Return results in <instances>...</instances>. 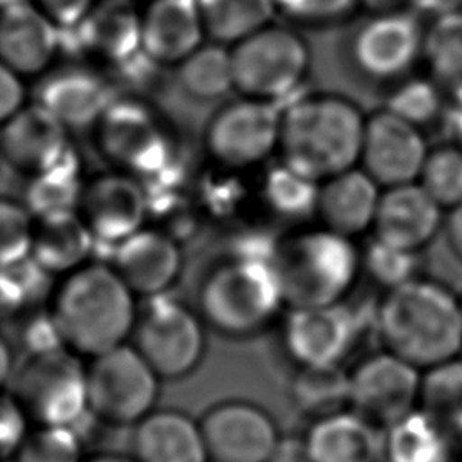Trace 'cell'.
<instances>
[{
  "label": "cell",
  "instance_id": "obj_25",
  "mask_svg": "<svg viewBox=\"0 0 462 462\" xmlns=\"http://www.w3.org/2000/svg\"><path fill=\"white\" fill-rule=\"evenodd\" d=\"M379 197V184L354 166L319 184L316 215L321 227L354 238L372 229Z\"/></svg>",
  "mask_w": 462,
  "mask_h": 462
},
{
  "label": "cell",
  "instance_id": "obj_35",
  "mask_svg": "<svg viewBox=\"0 0 462 462\" xmlns=\"http://www.w3.org/2000/svg\"><path fill=\"white\" fill-rule=\"evenodd\" d=\"M292 402L312 420L348 408V372L337 366H300L291 383Z\"/></svg>",
  "mask_w": 462,
  "mask_h": 462
},
{
  "label": "cell",
  "instance_id": "obj_57",
  "mask_svg": "<svg viewBox=\"0 0 462 462\" xmlns=\"http://www.w3.org/2000/svg\"><path fill=\"white\" fill-rule=\"evenodd\" d=\"M128 2H130V0H128Z\"/></svg>",
  "mask_w": 462,
  "mask_h": 462
},
{
  "label": "cell",
  "instance_id": "obj_20",
  "mask_svg": "<svg viewBox=\"0 0 462 462\" xmlns=\"http://www.w3.org/2000/svg\"><path fill=\"white\" fill-rule=\"evenodd\" d=\"M70 132L36 101L27 103L0 126V157L23 175H34L61 161Z\"/></svg>",
  "mask_w": 462,
  "mask_h": 462
},
{
  "label": "cell",
  "instance_id": "obj_17",
  "mask_svg": "<svg viewBox=\"0 0 462 462\" xmlns=\"http://www.w3.org/2000/svg\"><path fill=\"white\" fill-rule=\"evenodd\" d=\"M424 32L410 13H381L356 32L352 40L354 65L370 79L402 78L422 56Z\"/></svg>",
  "mask_w": 462,
  "mask_h": 462
},
{
  "label": "cell",
  "instance_id": "obj_49",
  "mask_svg": "<svg viewBox=\"0 0 462 462\" xmlns=\"http://www.w3.org/2000/svg\"><path fill=\"white\" fill-rule=\"evenodd\" d=\"M14 366H16V363H14V354H13L11 343L0 330V390L9 386Z\"/></svg>",
  "mask_w": 462,
  "mask_h": 462
},
{
  "label": "cell",
  "instance_id": "obj_11",
  "mask_svg": "<svg viewBox=\"0 0 462 462\" xmlns=\"http://www.w3.org/2000/svg\"><path fill=\"white\" fill-rule=\"evenodd\" d=\"M278 106L238 96L211 116L204 130V146L218 166L240 170L269 159L278 150Z\"/></svg>",
  "mask_w": 462,
  "mask_h": 462
},
{
  "label": "cell",
  "instance_id": "obj_18",
  "mask_svg": "<svg viewBox=\"0 0 462 462\" xmlns=\"http://www.w3.org/2000/svg\"><path fill=\"white\" fill-rule=\"evenodd\" d=\"M357 336V321L339 301L291 309L283 323V348L300 366H337Z\"/></svg>",
  "mask_w": 462,
  "mask_h": 462
},
{
  "label": "cell",
  "instance_id": "obj_55",
  "mask_svg": "<svg viewBox=\"0 0 462 462\" xmlns=\"http://www.w3.org/2000/svg\"><path fill=\"white\" fill-rule=\"evenodd\" d=\"M460 312H462V298H460Z\"/></svg>",
  "mask_w": 462,
  "mask_h": 462
},
{
  "label": "cell",
  "instance_id": "obj_5",
  "mask_svg": "<svg viewBox=\"0 0 462 462\" xmlns=\"http://www.w3.org/2000/svg\"><path fill=\"white\" fill-rule=\"evenodd\" d=\"M271 263L283 303L303 309L339 303L357 280L361 256L352 238L316 227L283 238Z\"/></svg>",
  "mask_w": 462,
  "mask_h": 462
},
{
  "label": "cell",
  "instance_id": "obj_40",
  "mask_svg": "<svg viewBox=\"0 0 462 462\" xmlns=\"http://www.w3.org/2000/svg\"><path fill=\"white\" fill-rule=\"evenodd\" d=\"M34 217L27 206L0 195V267L31 254Z\"/></svg>",
  "mask_w": 462,
  "mask_h": 462
},
{
  "label": "cell",
  "instance_id": "obj_30",
  "mask_svg": "<svg viewBox=\"0 0 462 462\" xmlns=\"http://www.w3.org/2000/svg\"><path fill=\"white\" fill-rule=\"evenodd\" d=\"M422 56L444 99L462 108V9L446 11L430 25Z\"/></svg>",
  "mask_w": 462,
  "mask_h": 462
},
{
  "label": "cell",
  "instance_id": "obj_33",
  "mask_svg": "<svg viewBox=\"0 0 462 462\" xmlns=\"http://www.w3.org/2000/svg\"><path fill=\"white\" fill-rule=\"evenodd\" d=\"M417 410L462 439V357L439 363L420 372Z\"/></svg>",
  "mask_w": 462,
  "mask_h": 462
},
{
  "label": "cell",
  "instance_id": "obj_23",
  "mask_svg": "<svg viewBox=\"0 0 462 462\" xmlns=\"http://www.w3.org/2000/svg\"><path fill=\"white\" fill-rule=\"evenodd\" d=\"M204 40L199 0H152L141 14V52L157 67H177Z\"/></svg>",
  "mask_w": 462,
  "mask_h": 462
},
{
  "label": "cell",
  "instance_id": "obj_16",
  "mask_svg": "<svg viewBox=\"0 0 462 462\" xmlns=\"http://www.w3.org/2000/svg\"><path fill=\"white\" fill-rule=\"evenodd\" d=\"M117 97L114 83L92 63L52 65L40 76L34 99L70 134L92 130Z\"/></svg>",
  "mask_w": 462,
  "mask_h": 462
},
{
  "label": "cell",
  "instance_id": "obj_29",
  "mask_svg": "<svg viewBox=\"0 0 462 462\" xmlns=\"http://www.w3.org/2000/svg\"><path fill=\"white\" fill-rule=\"evenodd\" d=\"M455 437L415 410L383 430L381 462H457Z\"/></svg>",
  "mask_w": 462,
  "mask_h": 462
},
{
  "label": "cell",
  "instance_id": "obj_54",
  "mask_svg": "<svg viewBox=\"0 0 462 462\" xmlns=\"http://www.w3.org/2000/svg\"><path fill=\"white\" fill-rule=\"evenodd\" d=\"M457 462H462V455H458V457H457Z\"/></svg>",
  "mask_w": 462,
  "mask_h": 462
},
{
  "label": "cell",
  "instance_id": "obj_47",
  "mask_svg": "<svg viewBox=\"0 0 462 462\" xmlns=\"http://www.w3.org/2000/svg\"><path fill=\"white\" fill-rule=\"evenodd\" d=\"M444 231L449 249L462 262V204L448 211V217L444 218Z\"/></svg>",
  "mask_w": 462,
  "mask_h": 462
},
{
  "label": "cell",
  "instance_id": "obj_14",
  "mask_svg": "<svg viewBox=\"0 0 462 462\" xmlns=\"http://www.w3.org/2000/svg\"><path fill=\"white\" fill-rule=\"evenodd\" d=\"M148 209L146 184L112 168L85 179L76 208L92 236L114 245L146 226Z\"/></svg>",
  "mask_w": 462,
  "mask_h": 462
},
{
  "label": "cell",
  "instance_id": "obj_38",
  "mask_svg": "<svg viewBox=\"0 0 462 462\" xmlns=\"http://www.w3.org/2000/svg\"><path fill=\"white\" fill-rule=\"evenodd\" d=\"M417 182L442 209L462 204V150L453 143L430 150Z\"/></svg>",
  "mask_w": 462,
  "mask_h": 462
},
{
  "label": "cell",
  "instance_id": "obj_22",
  "mask_svg": "<svg viewBox=\"0 0 462 462\" xmlns=\"http://www.w3.org/2000/svg\"><path fill=\"white\" fill-rule=\"evenodd\" d=\"M60 29L29 0L0 9V61L23 79L40 78L56 61Z\"/></svg>",
  "mask_w": 462,
  "mask_h": 462
},
{
  "label": "cell",
  "instance_id": "obj_15",
  "mask_svg": "<svg viewBox=\"0 0 462 462\" xmlns=\"http://www.w3.org/2000/svg\"><path fill=\"white\" fill-rule=\"evenodd\" d=\"M428 152L419 126L383 108L366 117L357 166L386 189L417 182Z\"/></svg>",
  "mask_w": 462,
  "mask_h": 462
},
{
  "label": "cell",
  "instance_id": "obj_51",
  "mask_svg": "<svg viewBox=\"0 0 462 462\" xmlns=\"http://www.w3.org/2000/svg\"><path fill=\"white\" fill-rule=\"evenodd\" d=\"M453 144H457L462 150V108H458L457 119L453 123Z\"/></svg>",
  "mask_w": 462,
  "mask_h": 462
},
{
  "label": "cell",
  "instance_id": "obj_28",
  "mask_svg": "<svg viewBox=\"0 0 462 462\" xmlns=\"http://www.w3.org/2000/svg\"><path fill=\"white\" fill-rule=\"evenodd\" d=\"M94 236L78 211L34 218L31 256L54 278H61L88 262Z\"/></svg>",
  "mask_w": 462,
  "mask_h": 462
},
{
  "label": "cell",
  "instance_id": "obj_7",
  "mask_svg": "<svg viewBox=\"0 0 462 462\" xmlns=\"http://www.w3.org/2000/svg\"><path fill=\"white\" fill-rule=\"evenodd\" d=\"M90 132L99 155L112 170L146 182L168 164L170 134L161 114L146 99L117 96Z\"/></svg>",
  "mask_w": 462,
  "mask_h": 462
},
{
  "label": "cell",
  "instance_id": "obj_36",
  "mask_svg": "<svg viewBox=\"0 0 462 462\" xmlns=\"http://www.w3.org/2000/svg\"><path fill=\"white\" fill-rule=\"evenodd\" d=\"M56 278L29 254L0 267V310L9 316H27L49 303Z\"/></svg>",
  "mask_w": 462,
  "mask_h": 462
},
{
  "label": "cell",
  "instance_id": "obj_1",
  "mask_svg": "<svg viewBox=\"0 0 462 462\" xmlns=\"http://www.w3.org/2000/svg\"><path fill=\"white\" fill-rule=\"evenodd\" d=\"M135 298L110 263L88 260L58 280L49 312L61 345L92 359L128 343L137 319Z\"/></svg>",
  "mask_w": 462,
  "mask_h": 462
},
{
  "label": "cell",
  "instance_id": "obj_42",
  "mask_svg": "<svg viewBox=\"0 0 462 462\" xmlns=\"http://www.w3.org/2000/svg\"><path fill=\"white\" fill-rule=\"evenodd\" d=\"M363 263L377 283H383L386 289H393L415 278L417 253L402 251L374 240Z\"/></svg>",
  "mask_w": 462,
  "mask_h": 462
},
{
  "label": "cell",
  "instance_id": "obj_56",
  "mask_svg": "<svg viewBox=\"0 0 462 462\" xmlns=\"http://www.w3.org/2000/svg\"><path fill=\"white\" fill-rule=\"evenodd\" d=\"M375 2H383V0H375Z\"/></svg>",
  "mask_w": 462,
  "mask_h": 462
},
{
  "label": "cell",
  "instance_id": "obj_13",
  "mask_svg": "<svg viewBox=\"0 0 462 462\" xmlns=\"http://www.w3.org/2000/svg\"><path fill=\"white\" fill-rule=\"evenodd\" d=\"M199 424L208 462H271L282 440L269 411L240 399L213 404Z\"/></svg>",
  "mask_w": 462,
  "mask_h": 462
},
{
  "label": "cell",
  "instance_id": "obj_50",
  "mask_svg": "<svg viewBox=\"0 0 462 462\" xmlns=\"http://www.w3.org/2000/svg\"><path fill=\"white\" fill-rule=\"evenodd\" d=\"M81 462H135L132 455H121L114 451H103L90 457H83Z\"/></svg>",
  "mask_w": 462,
  "mask_h": 462
},
{
  "label": "cell",
  "instance_id": "obj_46",
  "mask_svg": "<svg viewBox=\"0 0 462 462\" xmlns=\"http://www.w3.org/2000/svg\"><path fill=\"white\" fill-rule=\"evenodd\" d=\"M27 105V88L22 76L0 61V126Z\"/></svg>",
  "mask_w": 462,
  "mask_h": 462
},
{
  "label": "cell",
  "instance_id": "obj_39",
  "mask_svg": "<svg viewBox=\"0 0 462 462\" xmlns=\"http://www.w3.org/2000/svg\"><path fill=\"white\" fill-rule=\"evenodd\" d=\"M83 446L78 428L31 426L11 462H81Z\"/></svg>",
  "mask_w": 462,
  "mask_h": 462
},
{
  "label": "cell",
  "instance_id": "obj_6",
  "mask_svg": "<svg viewBox=\"0 0 462 462\" xmlns=\"http://www.w3.org/2000/svg\"><path fill=\"white\" fill-rule=\"evenodd\" d=\"M32 426L78 428L88 417L87 365L65 346L23 354L9 386Z\"/></svg>",
  "mask_w": 462,
  "mask_h": 462
},
{
  "label": "cell",
  "instance_id": "obj_21",
  "mask_svg": "<svg viewBox=\"0 0 462 462\" xmlns=\"http://www.w3.org/2000/svg\"><path fill=\"white\" fill-rule=\"evenodd\" d=\"M442 211L419 182L386 188L381 191L372 231L381 244L419 253L440 229Z\"/></svg>",
  "mask_w": 462,
  "mask_h": 462
},
{
  "label": "cell",
  "instance_id": "obj_43",
  "mask_svg": "<svg viewBox=\"0 0 462 462\" xmlns=\"http://www.w3.org/2000/svg\"><path fill=\"white\" fill-rule=\"evenodd\" d=\"M31 420L9 388L0 390V462L13 460L31 430Z\"/></svg>",
  "mask_w": 462,
  "mask_h": 462
},
{
  "label": "cell",
  "instance_id": "obj_3",
  "mask_svg": "<svg viewBox=\"0 0 462 462\" xmlns=\"http://www.w3.org/2000/svg\"><path fill=\"white\" fill-rule=\"evenodd\" d=\"M377 332L384 350L420 372L462 352L460 298L446 285L411 278L388 289L377 309Z\"/></svg>",
  "mask_w": 462,
  "mask_h": 462
},
{
  "label": "cell",
  "instance_id": "obj_44",
  "mask_svg": "<svg viewBox=\"0 0 462 462\" xmlns=\"http://www.w3.org/2000/svg\"><path fill=\"white\" fill-rule=\"evenodd\" d=\"M357 0H274L276 11L303 23H328L348 14Z\"/></svg>",
  "mask_w": 462,
  "mask_h": 462
},
{
  "label": "cell",
  "instance_id": "obj_41",
  "mask_svg": "<svg viewBox=\"0 0 462 462\" xmlns=\"http://www.w3.org/2000/svg\"><path fill=\"white\" fill-rule=\"evenodd\" d=\"M444 96L431 79H408L392 94L388 110L404 121L422 128L430 125L442 108Z\"/></svg>",
  "mask_w": 462,
  "mask_h": 462
},
{
  "label": "cell",
  "instance_id": "obj_31",
  "mask_svg": "<svg viewBox=\"0 0 462 462\" xmlns=\"http://www.w3.org/2000/svg\"><path fill=\"white\" fill-rule=\"evenodd\" d=\"M206 40L233 47L256 31L271 25L274 0H199Z\"/></svg>",
  "mask_w": 462,
  "mask_h": 462
},
{
  "label": "cell",
  "instance_id": "obj_10",
  "mask_svg": "<svg viewBox=\"0 0 462 462\" xmlns=\"http://www.w3.org/2000/svg\"><path fill=\"white\" fill-rule=\"evenodd\" d=\"M204 327L197 310L162 294L137 310L130 343L161 379H182L204 359Z\"/></svg>",
  "mask_w": 462,
  "mask_h": 462
},
{
  "label": "cell",
  "instance_id": "obj_52",
  "mask_svg": "<svg viewBox=\"0 0 462 462\" xmlns=\"http://www.w3.org/2000/svg\"><path fill=\"white\" fill-rule=\"evenodd\" d=\"M411 2H415V4H419V5H426V7H431V5H439V4H444V2H448V0H411Z\"/></svg>",
  "mask_w": 462,
  "mask_h": 462
},
{
  "label": "cell",
  "instance_id": "obj_48",
  "mask_svg": "<svg viewBox=\"0 0 462 462\" xmlns=\"http://www.w3.org/2000/svg\"><path fill=\"white\" fill-rule=\"evenodd\" d=\"M271 462H309L305 440L282 437Z\"/></svg>",
  "mask_w": 462,
  "mask_h": 462
},
{
  "label": "cell",
  "instance_id": "obj_8",
  "mask_svg": "<svg viewBox=\"0 0 462 462\" xmlns=\"http://www.w3.org/2000/svg\"><path fill=\"white\" fill-rule=\"evenodd\" d=\"M238 96L274 103L292 94L310 69V51L296 31L267 25L229 47Z\"/></svg>",
  "mask_w": 462,
  "mask_h": 462
},
{
  "label": "cell",
  "instance_id": "obj_27",
  "mask_svg": "<svg viewBox=\"0 0 462 462\" xmlns=\"http://www.w3.org/2000/svg\"><path fill=\"white\" fill-rule=\"evenodd\" d=\"M132 457L135 462H208L199 420L171 408L153 410L134 426Z\"/></svg>",
  "mask_w": 462,
  "mask_h": 462
},
{
  "label": "cell",
  "instance_id": "obj_12",
  "mask_svg": "<svg viewBox=\"0 0 462 462\" xmlns=\"http://www.w3.org/2000/svg\"><path fill=\"white\" fill-rule=\"evenodd\" d=\"M420 370L383 350L348 372V408L386 430L417 410Z\"/></svg>",
  "mask_w": 462,
  "mask_h": 462
},
{
  "label": "cell",
  "instance_id": "obj_19",
  "mask_svg": "<svg viewBox=\"0 0 462 462\" xmlns=\"http://www.w3.org/2000/svg\"><path fill=\"white\" fill-rule=\"evenodd\" d=\"M135 296H162L180 278L184 258L173 235L144 226L116 244L110 263Z\"/></svg>",
  "mask_w": 462,
  "mask_h": 462
},
{
  "label": "cell",
  "instance_id": "obj_34",
  "mask_svg": "<svg viewBox=\"0 0 462 462\" xmlns=\"http://www.w3.org/2000/svg\"><path fill=\"white\" fill-rule=\"evenodd\" d=\"M177 79L180 88L199 101H213L235 90L229 47L204 42L177 65Z\"/></svg>",
  "mask_w": 462,
  "mask_h": 462
},
{
  "label": "cell",
  "instance_id": "obj_32",
  "mask_svg": "<svg viewBox=\"0 0 462 462\" xmlns=\"http://www.w3.org/2000/svg\"><path fill=\"white\" fill-rule=\"evenodd\" d=\"M83 184L85 179L81 177L78 157L70 150L56 164L27 177L22 202L34 218L76 211Z\"/></svg>",
  "mask_w": 462,
  "mask_h": 462
},
{
  "label": "cell",
  "instance_id": "obj_26",
  "mask_svg": "<svg viewBox=\"0 0 462 462\" xmlns=\"http://www.w3.org/2000/svg\"><path fill=\"white\" fill-rule=\"evenodd\" d=\"M309 462H381L383 430L350 408L310 422L305 437Z\"/></svg>",
  "mask_w": 462,
  "mask_h": 462
},
{
  "label": "cell",
  "instance_id": "obj_37",
  "mask_svg": "<svg viewBox=\"0 0 462 462\" xmlns=\"http://www.w3.org/2000/svg\"><path fill=\"white\" fill-rule=\"evenodd\" d=\"M319 182L280 162L263 180V200L278 215L301 218L316 213Z\"/></svg>",
  "mask_w": 462,
  "mask_h": 462
},
{
  "label": "cell",
  "instance_id": "obj_53",
  "mask_svg": "<svg viewBox=\"0 0 462 462\" xmlns=\"http://www.w3.org/2000/svg\"><path fill=\"white\" fill-rule=\"evenodd\" d=\"M16 2H23V0H0V9H4V7H7V5H13V4H16Z\"/></svg>",
  "mask_w": 462,
  "mask_h": 462
},
{
  "label": "cell",
  "instance_id": "obj_45",
  "mask_svg": "<svg viewBox=\"0 0 462 462\" xmlns=\"http://www.w3.org/2000/svg\"><path fill=\"white\" fill-rule=\"evenodd\" d=\"M97 0H34L32 4L58 27L72 29L76 27Z\"/></svg>",
  "mask_w": 462,
  "mask_h": 462
},
{
  "label": "cell",
  "instance_id": "obj_4",
  "mask_svg": "<svg viewBox=\"0 0 462 462\" xmlns=\"http://www.w3.org/2000/svg\"><path fill=\"white\" fill-rule=\"evenodd\" d=\"M271 254H236L209 267L197 292L206 327L227 337H247L274 321L283 307Z\"/></svg>",
  "mask_w": 462,
  "mask_h": 462
},
{
  "label": "cell",
  "instance_id": "obj_9",
  "mask_svg": "<svg viewBox=\"0 0 462 462\" xmlns=\"http://www.w3.org/2000/svg\"><path fill=\"white\" fill-rule=\"evenodd\" d=\"M161 377L132 346L119 345L87 363V404L92 419L135 426L155 410Z\"/></svg>",
  "mask_w": 462,
  "mask_h": 462
},
{
  "label": "cell",
  "instance_id": "obj_2",
  "mask_svg": "<svg viewBox=\"0 0 462 462\" xmlns=\"http://www.w3.org/2000/svg\"><path fill=\"white\" fill-rule=\"evenodd\" d=\"M366 117L337 94L316 92L280 110V162L323 182L359 162Z\"/></svg>",
  "mask_w": 462,
  "mask_h": 462
},
{
  "label": "cell",
  "instance_id": "obj_24",
  "mask_svg": "<svg viewBox=\"0 0 462 462\" xmlns=\"http://www.w3.org/2000/svg\"><path fill=\"white\" fill-rule=\"evenodd\" d=\"M70 31L78 49L99 65L117 67L141 51V14L128 0H97Z\"/></svg>",
  "mask_w": 462,
  "mask_h": 462
}]
</instances>
